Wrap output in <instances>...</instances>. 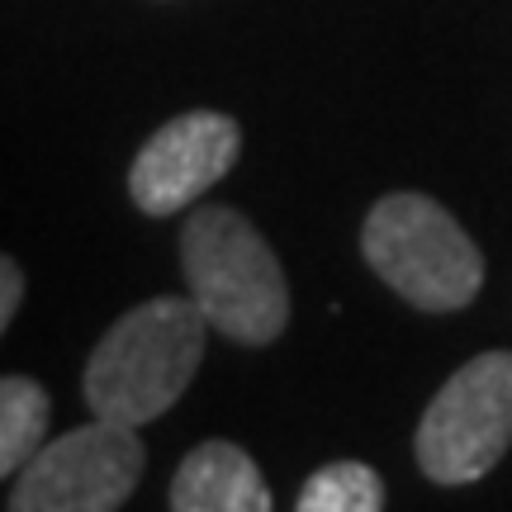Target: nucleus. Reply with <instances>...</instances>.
I'll return each instance as SVG.
<instances>
[{"label": "nucleus", "mask_w": 512, "mask_h": 512, "mask_svg": "<svg viewBox=\"0 0 512 512\" xmlns=\"http://www.w3.org/2000/svg\"><path fill=\"white\" fill-rule=\"evenodd\" d=\"M209 318L195 299L157 294L128 309L86 361V403L95 418H114L128 427L162 418L181 399L204 361Z\"/></svg>", "instance_id": "obj_1"}, {"label": "nucleus", "mask_w": 512, "mask_h": 512, "mask_svg": "<svg viewBox=\"0 0 512 512\" xmlns=\"http://www.w3.org/2000/svg\"><path fill=\"white\" fill-rule=\"evenodd\" d=\"M181 271L209 328L266 347L290 323V285L266 238L233 204H200L181 228Z\"/></svg>", "instance_id": "obj_2"}, {"label": "nucleus", "mask_w": 512, "mask_h": 512, "mask_svg": "<svg viewBox=\"0 0 512 512\" xmlns=\"http://www.w3.org/2000/svg\"><path fill=\"white\" fill-rule=\"evenodd\" d=\"M366 266L389 290L422 313H456L475 304L484 285V256L470 233L432 195H384L361 228Z\"/></svg>", "instance_id": "obj_3"}, {"label": "nucleus", "mask_w": 512, "mask_h": 512, "mask_svg": "<svg viewBox=\"0 0 512 512\" xmlns=\"http://www.w3.org/2000/svg\"><path fill=\"white\" fill-rule=\"evenodd\" d=\"M512 446V351H484L451 375L418 422L422 475L432 484H475Z\"/></svg>", "instance_id": "obj_4"}, {"label": "nucleus", "mask_w": 512, "mask_h": 512, "mask_svg": "<svg viewBox=\"0 0 512 512\" xmlns=\"http://www.w3.org/2000/svg\"><path fill=\"white\" fill-rule=\"evenodd\" d=\"M147 451L138 427L114 418H95L72 427L67 437L48 441L24 470L10 494L15 512H114L124 508L138 479H143Z\"/></svg>", "instance_id": "obj_5"}, {"label": "nucleus", "mask_w": 512, "mask_h": 512, "mask_svg": "<svg viewBox=\"0 0 512 512\" xmlns=\"http://www.w3.org/2000/svg\"><path fill=\"white\" fill-rule=\"evenodd\" d=\"M242 133L219 110H190L176 114L143 143V152L128 166V195L147 219L181 214L200 200L204 190L238 166Z\"/></svg>", "instance_id": "obj_6"}, {"label": "nucleus", "mask_w": 512, "mask_h": 512, "mask_svg": "<svg viewBox=\"0 0 512 512\" xmlns=\"http://www.w3.org/2000/svg\"><path fill=\"white\" fill-rule=\"evenodd\" d=\"M166 503L176 512H271V489L242 446L204 441L176 465Z\"/></svg>", "instance_id": "obj_7"}, {"label": "nucleus", "mask_w": 512, "mask_h": 512, "mask_svg": "<svg viewBox=\"0 0 512 512\" xmlns=\"http://www.w3.org/2000/svg\"><path fill=\"white\" fill-rule=\"evenodd\" d=\"M48 437V394L29 375H0V479L24 470Z\"/></svg>", "instance_id": "obj_8"}, {"label": "nucleus", "mask_w": 512, "mask_h": 512, "mask_svg": "<svg viewBox=\"0 0 512 512\" xmlns=\"http://www.w3.org/2000/svg\"><path fill=\"white\" fill-rule=\"evenodd\" d=\"M299 512H380L384 508V479L361 460H332L313 470L299 489Z\"/></svg>", "instance_id": "obj_9"}, {"label": "nucleus", "mask_w": 512, "mask_h": 512, "mask_svg": "<svg viewBox=\"0 0 512 512\" xmlns=\"http://www.w3.org/2000/svg\"><path fill=\"white\" fill-rule=\"evenodd\" d=\"M19 299H24V271L15 266V256L0 252V332L10 328V318H15Z\"/></svg>", "instance_id": "obj_10"}]
</instances>
